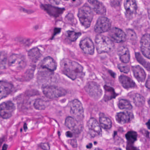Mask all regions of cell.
Returning a JSON list of instances; mask_svg holds the SVG:
<instances>
[{"label":"cell","mask_w":150,"mask_h":150,"mask_svg":"<svg viewBox=\"0 0 150 150\" xmlns=\"http://www.w3.org/2000/svg\"><path fill=\"white\" fill-rule=\"evenodd\" d=\"M133 114L129 112H121L115 116V119L119 124L123 125L129 122L133 119Z\"/></svg>","instance_id":"obj_16"},{"label":"cell","mask_w":150,"mask_h":150,"mask_svg":"<svg viewBox=\"0 0 150 150\" xmlns=\"http://www.w3.org/2000/svg\"><path fill=\"white\" fill-rule=\"evenodd\" d=\"M80 48L84 53L92 55L94 52V45L91 40L89 38H86L80 41Z\"/></svg>","instance_id":"obj_13"},{"label":"cell","mask_w":150,"mask_h":150,"mask_svg":"<svg viewBox=\"0 0 150 150\" xmlns=\"http://www.w3.org/2000/svg\"><path fill=\"white\" fill-rule=\"evenodd\" d=\"M66 136L67 137L71 138V137H73V133L70 131H68L66 133Z\"/></svg>","instance_id":"obj_39"},{"label":"cell","mask_w":150,"mask_h":150,"mask_svg":"<svg viewBox=\"0 0 150 150\" xmlns=\"http://www.w3.org/2000/svg\"><path fill=\"white\" fill-rule=\"evenodd\" d=\"M66 1H68V0H66Z\"/></svg>","instance_id":"obj_44"},{"label":"cell","mask_w":150,"mask_h":150,"mask_svg":"<svg viewBox=\"0 0 150 150\" xmlns=\"http://www.w3.org/2000/svg\"><path fill=\"white\" fill-rule=\"evenodd\" d=\"M51 4L59 5L61 3V0H48Z\"/></svg>","instance_id":"obj_36"},{"label":"cell","mask_w":150,"mask_h":150,"mask_svg":"<svg viewBox=\"0 0 150 150\" xmlns=\"http://www.w3.org/2000/svg\"><path fill=\"white\" fill-rule=\"evenodd\" d=\"M79 122L75 118L69 116L65 120V125L70 130L74 132H77L79 130Z\"/></svg>","instance_id":"obj_22"},{"label":"cell","mask_w":150,"mask_h":150,"mask_svg":"<svg viewBox=\"0 0 150 150\" xmlns=\"http://www.w3.org/2000/svg\"><path fill=\"white\" fill-rule=\"evenodd\" d=\"M26 63L25 58L22 55L14 54L10 56L8 65L13 70H19L25 68Z\"/></svg>","instance_id":"obj_5"},{"label":"cell","mask_w":150,"mask_h":150,"mask_svg":"<svg viewBox=\"0 0 150 150\" xmlns=\"http://www.w3.org/2000/svg\"><path fill=\"white\" fill-rule=\"evenodd\" d=\"M133 100L135 105L137 107L142 106L145 104V98L139 94H136L134 96Z\"/></svg>","instance_id":"obj_27"},{"label":"cell","mask_w":150,"mask_h":150,"mask_svg":"<svg viewBox=\"0 0 150 150\" xmlns=\"http://www.w3.org/2000/svg\"><path fill=\"white\" fill-rule=\"evenodd\" d=\"M132 70L134 76L137 81L143 82L146 78V73L143 69L138 65H136L132 67Z\"/></svg>","instance_id":"obj_20"},{"label":"cell","mask_w":150,"mask_h":150,"mask_svg":"<svg viewBox=\"0 0 150 150\" xmlns=\"http://www.w3.org/2000/svg\"><path fill=\"white\" fill-rule=\"evenodd\" d=\"M7 55L4 51L0 52V69H4L7 65Z\"/></svg>","instance_id":"obj_30"},{"label":"cell","mask_w":150,"mask_h":150,"mask_svg":"<svg viewBox=\"0 0 150 150\" xmlns=\"http://www.w3.org/2000/svg\"><path fill=\"white\" fill-rule=\"evenodd\" d=\"M118 106L119 108L122 110H130L133 108L130 102L127 100L124 99H122L120 100Z\"/></svg>","instance_id":"obj_28"},{"label":"cell","mask_w":150,"mask_h":150,"mask_svg":"<svg viewBox=\"0 0 150 150\" xmlns=\"http://www.w3.org/2000/svg\"><path fill=\"white\" fill-rule=\"evenodd\" d=\"M28 57L33 62L36 63L41 56L40 51L38 48H34L28 52Z\"/></svg>","instance_id":"obj_23"},{"label":"cell","mask_w":150,"mask_h":150,"mask_svg":"<svg viewBox=\"0 0 150 150\" xmlns=\"http://www.w3.org/2000/svg\"><path fill=\"white\" fill-rule=\"evenodd\" d=\"M42 92L45 96L49 99L60 97L67 93V91L63 88L53 85H44L42 87Z\"/></svg>","instance_id":"obj_4"},{"label":"cell","mask_w":150,"mask_h":150,"mask_svg":"<svg viewBox=\"0 0 150 150\" xmlns=\"http://www.w3.org/2000/svg\"><path fill=\"white\" fill-rule=\"evenodd\" d=\"M95 43L97 51L99 53H110L115 47L113 41L109 37L100 34L96 36Z\"/></svg>","instance_id":"obj_2"},{"label":"cell","mask_w":150,"mask_h":150,"mask_svg":"<svg viewBox=\"0 0 150 150\" xmlns=\"http://www.w3.org/2000/svg\"><path fill=\"white\" fill-rule=\"evenodd\" d=\"M81 33L74 31H69L67 32V37L71 41H75L79 38Z\"/></svg>","instance_id":"obj_29"},{"label":"cell","mask_w":150,"mask_h":150,"mask_svg":"<svg viewBox=\"0 0 150 150\" xmlns=\"http://www.w3.org/2000/svg\"><path fill=\"white\" fill-rule=\"evenodd\" d=\"M149 106L150 107V100H149Z\"/></svg>","instance_id":"obj_43"},{"label":"cell","mask_w":150,"mask_h":150,"mask_svg":"<svg viewBox=\"0 0 150 150\" xmlns=\"http://www.w3.org/2000/svg\"><path fill=\"white\" fill-rule=\"evenodd\" d=\"M118 54L120 60L124 63L129 62L130 60V54L129 50L127 47L122 46L118 49Z\"/></svg>","instance_id":"obj_19"},{"label":"cell","mask_w":150,"mask_h":150,"mask_svg":"<svg viewBox=\"0 0 150 150\" xmlns=\"http://www.w3.org/2000/svg\"><path fill=\"white\" fill-rule=\"evenodd\" d=\"M40 147L42 149L47 150L50 149V146H49V144L47 143L41 144Z\"/></svg>","instance_id":"obj_35"},{"label":"cell","mask_w":150,"mask_h":150,"mask_svg":"<svg viewBox=\"0 0 150 150\" xmlns=\"http://www.w3.org/2000/svg\"><path fill=\"white\" fill-rule=\"evenodd\" d=\"M100 124L103 128L105 129H110L112 127V122L111 120L105 116H101L100 118Z\"/></svg>","instance_id":"obj_25"},{"label":"cell","mask_w":150,"mask_h":150,"mask_svg":"<svg viewBox=\"0 0 150 150\" xmlns=\"http://www.w3.org/2000/svg\"><path fill=\"white\" fill-rule=\"evenodd\" d=\"M136 57L137 60L141 64H142L143 66H144L145 68H146L148 70H150V63L146 61L144 59H143L142 56L139 53H136Z\"/></svg>","instance_id":"obj_31"},{"label":"cell","mask_w":150,"mask_h":150,"mask_svg":"<svg viewBox=\"0 0 150 150\" xmlns=\"http://www.w3.org/2000/svg\"><path fill=\"white\" fill-rule=\"evenodd\" d=\"M60 68L62 73L72 80H76L83 76V67L76 62L63 59L60 62Z\"/></svg>","instance_id":"obj_1"},{"label":"cell","mask_w":150,"mask_h":150,"mask_svg":"<svg viewBox=\"0 0 150 150\" xmlns=\"http://www.w3.org/2000/svg\"><path fill=\"white\" fill-rule=\"evenodd\" d=\"M49 102L47 100H44L42 99H38L34 102L33 106L37 110L42 111L47 108V107L49 106Z\"/></svg>","instance_id":"obj_24"},{"label":"cell","mask_w":150,"mask_h":150,"mask_svg":"<svg viewBox=\"0 0 150 150\" xmlns=\"http://www.w3.org/2000/svg\"><path fill=\"white\" fill-rule=\"evenodd\" d=\"M124 6L128 16L132 17L136 14L137 4L135 0H125Z\"/></svg>","instance_id":"obj_14"},{"label":"cell","mask_w":150,"mask_h":150,"mask_svg":"<svg viewBox=\"0 0 150 150\" xmlns=\"http://www.w3.org/2000/svg\"><path fill=\"white\" fill-rule=\"evenodd\" d=\"M108 35L109 38L116 43H122L126 41L127 39V35L121 29L116 27L110 29Z\"/></svg>","instance_id":"obj_10"},{"label":"cell","mask_w":150,"mask_h":150,"mask_svg":"<svg viewBox=\"0 0 150 150\" xmlns=\"http://www.w3.org/2000/svg\"><path fill=\"white\" fill-rule=\"evenodd\" d=\"M16 106L11 101L3 102L0 105V116L4 119L11 118L14 114Z\"/></svg>","instance_id":"obj_8"},{"label":"cell","mask_w":150,"mask_h":150,"mask_svg":"<svg viewBox=\"0 0 150 150\" xmlns=\"http://www.w3.org/2000/svg\"><path fill=\"white\" fill-rule=\"evenodd\" d=\"M92 144H89L88 145H87V146H86V148L88 149H91V148H92Z\"/></svg>","instance_id":"obj_40"},{"label":"cell","mask_w":150,"mask_h":150,"mask_svg":"<svg viewBox=\"0 0 150 150\" xmlns=\"http://www.w3.org/2000/svg\"><path fill=\"white\" fill-rule=\"evenodd\" d=\"M112 23L105 17H100L97 20L94 26V31L97 33H102L110 31Z\"/></svg>","instance_id":"obj_9"},{"label":"cell","mask_w":150,"mask_h":150,"mask_svg":"<svg viewBox=\"0 0 150 150\" xmlns=\"http://www.w3.org/2000/svg\"><path fill=\"white\" fill-rule=\"evenodd\" d=\"M70 113L78 121H82L84 118V109L83 105L77 99L73 100L70 103Z\"/></svg>","instance_id":"obj_6"},{"label":"cell","mask_w":150,"mask_h":150,"mask_svg":"<svg viewBox=\"0 0 150 150\" xmlns=\"http://www.w3.org/2000/svg\"><path fill=\"white\" fill-rule=\"evenodd\" d=\"M70 143H71V145L73 146V148H76L77 146V141L75 139H73V140H71Z\"/></svg>","instance_id":"obj_37"},{"label":"cell","mask_w":150,"mask_h":150,"mask_svg":"<svg viewBox=\"0 0 150 150\" xmlns=\"http://www.w3.org/2000/svg\"><path fill=\"white\" fill-rule=\"evenodd\" d=\"M87 126L90 134L92 137L101 135L102 130L100 125L94 118H91L89 119L87 123Z\"/></svg>","instance_id":"obj_11"},{"label":"cell","mask_w":150,"mask_h":150,"mask_svg":"<svg viewBox=\"0 0 150 150\" xmlns=\"http://www.w3.org/2000/svg\"><path fill=\"white\" fill-rule=\"evenodd\" d=\"M148 14H149V18L150 19V7L148 9Z\"/></svg>","instance_id":"obj_41"},{"label":"cell","mask_w":150,"mask_h":150,"mask_svg":"<svg viewBox=\"0 0 150 150\" xmlns=\"http://www.w3.org/2000/svg\"><path fill=\"white\" fill-rule=\"evenodd\" d=\"M127 36L129 39L132 41H136L137 37L136 34L135 33L133 30H127Z\"/></svg>","instance_id":"obj_33"},{"label":"cell","mask_w":150,"mask_h":150,"mask_svg":"<svg viewBox=\"0 0 150 150\" xmlns=\"http://www.w3.org/2000/svg\"><path fill=\"white\" fill-rule=\"evenodd\" d=\"M85 90L91 97L96 100L100 98L103 94L101 87L95 82H90L87 83L85 87Z\"/></svg>","instance_id":"obj_7"},{"label":"cell","mask_w":150,"mask_h":150,"mask_svg":"<svg viewBox=\"0 0 150 150\" xmlns=\"http://www.w3.org/2000/svg\"><path fill=\"white\" fill-rule=\"evenodd\" d=\"M105 99L106 101L109 100L115 97V93L113 88L109 86H105Z\"/></svg>","instance_id":"obj_26"},{"label":"cell","mask_w":150,"mask_h":150,"mask_svg":"<svg viewBox=\"0 0 150 150\" xmlns=\"http://www.w3.org/2000/svg\"><path fill=\"white\" fill-rule=\"evenodd\" d=\"M119 81L123 88L127 90L136 87L137 85L134 82L128 77L124 75H121L119 77Z\"/></svg>","instance_id":"obj_21"},{"label":"cell","mask_w":150,"mask_h":150,"mask_svg":"<svg viewBox=\"0 0 150 150\" xmlns=\"http://www.w3.org/2000/svg\"><path fill=\"white\" fill-rule=\"evenodd\" d=\"M7 149V145H4V147H3L2 149L3 150H6Z\"/></svg>","instance_id":"obj_42"},{"label":"cell","mask_w":150,"mask_h":150,"mask_svg":"<svg viewBox=\"0 0 150 150\" xmlns=\"http://www.w3.org/2000/svg\"><path fill=\"white\" fill-rule=\"evenodd\" d=\"M141 49L144 56L150 59V34L146 33L141 39Z\"/></svg>","instance_id":"obj_12"},{"label":"cell","mask_w":150,"mask_h":150,"mask_svg":"<svg viewBox=\"0 0 150 150\" xmlns=\"http://www.w3.org/2000/svg\"><path fill=\"white\" fill-rule=\"evenodd\" d=\"M95 12L98 15H105L106 9L104 4L98 0H88Z\"/></svg>","instance_id":"obj_18"},{"label":"cell","mask_w":150,"mask_h":150,"mask_svg":"<svg viewBox=\"0 0 150 150\" xmlns=\"http://www.w3.org/2000/svg\"><path fill=\"white\" fill-rule=\"evenodd\" d=\"M13 90L11 84L5 81H0V100L8 96Z\"/></svg>","instance_id":"obj_15"},{"label":"cell","mask_w":150,"mask_h":150,"mask_svg":"<svg viewBox=\"0 0 150 150\" xmlns=\"http://www.w3.org/2000/svg\"><path fill=\"white\" fill-rule=\"evenodd\" d=\"M126 137L130 143H134L137 139V133L134 131H129L127 133Z\"/></svg>","instance_id":"obj_32"},{"label":"cell","mask_w":150,"mask_h":150,"mask_svg":"<svg viewBox=\"0 0 150 150\" xmlns=\"http://www.w3.org/2000/svg\"><path fill=\"white\" fill-rule=\"evenodd\" d=\"M118 68L120 70L121 72H123L124 73H128L129 71V68L128 66L127 65H124V64H119L118 66Z\"/></svg>","instance_id":"obj_34"},{"label":"cell","mask_w":150,"mask_h":150,"mask_svg":"<svg viewBox=\"0 0 150 150\" xmlns=\"http://www.w3.org/2000/svg\"><path fill=\"white\" fill-rule=\"evenodd\" d=\"M57 63L50 56L45 57L41 62V68L50 71H54L57 68Z\"/></svg>","instance_id":"obj_17"},{"label":"cell","mask_w":150,"mask_h":150,"mask_svg":"<svg viewBox=\"0 0 150 150\" xmlns=\"http://www.w3.org/2000/svg\"><path fill=\"white\" fill-rule=\"evenodd\" d=\"M78 16L82 25L85 28H88L93 18V12L89 6L84 5L79 10Z\"/></svg>","instance_id":"obj_3"},{"label":"cell","mask_w":150,"mask_h":150,"mask_svg":"<svg viewBox=\"0 0 150 150\" xmlns=\"http://www.w3.org/2000/svg\"><path fill=\"white\" fill-rule=\"evenodd\" d=\"M146 86L147 88L150 90V76L149 77L147 82H146Z\"/></svg>","instance_id":"obj_38"}]
</instances>
